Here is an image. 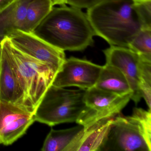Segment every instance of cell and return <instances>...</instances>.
Wrapping results in <instances>:
<instances>
[{
    "label": "cell",
    "mask_w": 151,
    "mask_h": 151,
    "mask_svg": "<svg viewBox=\"0 0 151 151\" xmlns=\"http://www.w3.org/2000/svg\"><path fill=\"white\" fill-rule=\"evenodd\" d=\"M32 32L63 51H83L93 45L95 36L86 14L65 5L53 7Z\"/></svg>",
    "instance_id": "cell-1"
},
{
    "label": "cell",
    "mask_w": 151,
    "mask_h": 151,
    "mask_svg": "<svg viewBox=\"0 0 151 151\" xmlns=\"http://www.w3.org/2000/svg\"><path fill=\"white\" fill-rule=\"evenodd\" d=\"M86 15L95 36L110 46L128 47L145 28L135 0H106L87 9Z\"/></svg>",
    "instance_id": "cell-2"
},
{
    "label": "cell",
    "mask_w": 151,
    "mask_h": 151,
    "mask_svg": "<svg viewBox=\"0 0 151 151\" xmlns=\"http://www.w3.org/2000/svg\"><path fill=\"white\" fill-rule=\"evenodd\" d=\"M3 41L10 51L24 95L25 107L34 114L56 73L49 65L15 47L8 37Z\"/></svg>",
    "instance_id": "cell-3"
},
{
    "label": "cell",
    "mask_w": 151,
    "mask_h": 151,
    "mask_svg": "<svg viewBox=\"0 0 151 151\" xmlns=\"http://www.w3.org/2000/svg\"><path fill=\"white\" fill-rule=\"evenodd\" d=\"M86 90L50 86L34 113L35 121L50 126L64 123H77L86 108Z\"/></svg>",
    "instance_id": "cell-4"
},
{
    "label": "cell",
    "mask_w": 151,
    "mask_h": 151,
    "mask_svg": "<svg viewBox=\"0 0 151 151\" xmlns=\"http://www.w3.org/2000/svg\"><path fill=\"white\" fill-rule=\"evenodd\" d=\"M101 151H151V139L135 113L119 114L113 118Z\"/></svg>",
    "instance_id": "cell-5"
},
{
    "label": "cell",
    "mask_w": 151,
    "mask_h": 151,
    "mask_svg": "<svg viewBox=\"0 0 151 151\" xmlns=\"http://www.w3.org/2000/svg\"><path fill=\"white\" fill-rule=\"evenodd\" d=\"M131 97V94L119 96L94 86L86 90V108L77 123L86 127L99 121L114 118L126 106Z\"/></svg>",
    "instance_id": "cell-6"
},
{
    "label": "cell",
    "mask_w": 151,
    "mask_h": 151,
    "mask_svg": "<svg viewBox=\"0 0 151 151\" xmlns=\"http://www.w3.org/2000/svg\"><path fill=\"white\" fill-rule=\"evenodd\" d=\"M8 37L11 44L18 50L46 63L56 73L66 59L64 51L55 47L32 32L16 30Z\"/></svg>",
    "instance_id": "cell-7"
},
{
    "label": "cell",
    "mask_w": 151,
    "mask_h": 151,
    "mask_svg": "<svg viewBox=\"0 0 151 151\" xmlns=\"http://www.w3.org/2000/svg\"><path fill=\"white\" fill-rule=\"evenodd\" d=\"M102 68L103 66L87 60L70 57L64 61L52 85L63 88L77 86L88 90L95 86Z\"/></svg>",
    "instance_id": "cell-8"
},
{
    "label": "cell",
    "mask_w": 151,
    "mask_h": 151,
    "mask_svg": "<svg viewBox=\"0 0 151 151\" xmlns=\"http://www.w3.org/2000/svg\"><path fill=\"white\" fill-rule=\"evenodd\" d=\"M35 122L34 114L23 106L0 100V145H12Z\"/></svg>",
    "instance_id": "cell-9"
},
{
    "label": "cell",
    "mask_w": 151,
    "mask_h": 151,
    "mask_svg": "<svg viewBox=\"0 0 151 151\" xmlns=\"http://www.w3.org/2000/svg\"><path fill=\"white\" fill-rule=\"evenodd\" d=\"M103 52L106 64L116 67L126 78L132 92L131 99L137 104L142 98L139 88L140 56L130 48L124 47L110 46Z\"/></svg>",
    "instance_id": "cell-10"
},
{
    "label": "cell",
    "mask_w": 151,
    "mask_h": 151,
    "mask_svg": "<svg viewBox=\"0 0 151 151\" xmlns=\"http://www.w3.org/2000/svg\"><path fill=\"white\" fill-rule=\"evenodd\" d=\"M1 43L0 100L18 104L25 107L23 91L14 67L10 51L3 40Z\"/></svg>",
    "instance_id": "cell-11"
},
{
    "label": "cell",
    "mask_w": 151,
    "mask_h": 151,
    "mask_svg": "<svg viewBox=\"0 0 151 151\" xmlns=\"http://www.w3.org/2000/svg\"><path fill=\"white\" fill-rule=\"evenodd\" d=\"M84 127L78 126L62 130L51 129L41 150L43 151H77Z\"/></svg>",
    "instance_id": "cell-12"
},
{
    "label": "cell",
    "mask_w": 151,
    "mask_h": 151,
    "mask_svg": "<svg viewBox=\"0 0 151 151\" xmlns=\"http://www.w3.org/2000/svg\"><path fill=\"white\" fill-rule=\"evenodd\" d=\"M32 0H16L0 12V42L16 30L21 29L26 9Z\"/></svg>",
    "instance_id": "cell-13"
},
{
    "label": "cell",
    "mask_w": 151,
    "mask_h": 151,
    "mask_svg": "<svg viewBox=\"0 0 151 151\" xmlns=\"http://www.w3.org/2000/svg\"><path fill=\"white\" fill-rule=\"evenodd\" d=\"M94 87L119 96L132 94L130 86L122 71L108 64L103 66Z\"/></svg>",
    "instance_id": "cell-14"
},
{
    "label": "cell",
    "mask_w": 151,
    "mask_h": 151,
    "mask_svg": "<svg viewBox=\"0 0 151 151\" xmlns=\"http://www.w3.org/2000/svg\"><path fill=\"white\" fill-rule=\"evenodd\" d=\"M113 118L101 120L84 127L77 151H101Z\"/></svg>",
    "instance_id": "cell-15"
},
{
    "label": "cell",
    "mask_w": 151,
    "mask_h": 151,
    "mask_svg": "<svg viewBox=\"0 0 151 151\" xmlns=\"http://www.w3.org/2000/svg\"><path fill=\"white\" fill-rule=\"evenodd\" d=\"M53 7L50 0H32L26 9L21 30L32 32Z\"/></svg>",
    "instance_id": "cell-16"
},
{
    "label": "cell",
    "mask_w": 151,
    "mask_h": 151,
    "mask_svg": "<svg viewBox=\"0 0 151 151\" xmlns=\"http://www.w3.org/2000/svg\"><path fill=\"white\" fill-rule=\"evenodd\" d=\"M131 49L144 60L151 61V29H143L129 44Z\"/></svg>",
    "instance_id": "cell-17"
},
{
    "label": "cell",
    "mask_w": 151,
    "mask_h": 151,
    "mask_svg": "<svg viewBox=\"0 0 151 151\" xmlns=\"http://www.w3.org/2000/svg\"><path fill=\"white\" fill-rule=\"evenodd\" d=\"M139 88L142 98L145 99L149 110H151V61L144 60L141 58Z\"/></svg>",
    "instance_id": "cell-18"
},
{
    "label": "cell",
    "mask_w": 151,
    "mask_h": 151,
    "mask_svg": "<svg viewBox=\"0 0 151 151\" xmlns=\"http://www.w3.org/2000/svg\"><path fill=\"white\" fill-rule=\"evenodd\" d=\"M138 14L145 29H151V0H135Z\"/></svg>",
    "instance_id": "cell-19"
},
{
    "label": "cell",
    "mask_w": 151,
    "mask_h": 151,
    "mask_svg": "<svg viewBox=\"0 0 151 151\" xmlns=\"http://www.w3.org/2000/svg\"><path fill=\"white\" fill-rule=\"evenodd\" d=\"M106 0H67V4L80 9L90 8Z\"/></svg>",
    "instance_id": "cell-20"
},
{
    "label": "cell",
    "mask_w": 151,
    "mask_h": 151,
    "mask_svg": "<svg viewBox=\"0 0 151 151\" xmlns=\"http://www.w3.org/2000/svg\"><path fill=\"white\" fill-rule=\"evenodd\" d=\"M16 0H0V12L11 5Z\"/></svg>",
    "instance_id": "cell-21"
},
{
    "label": "cell",
    "mask_w": 151,
    "mask_h": 151,
    "mask_svg": "<svg viewBox=\"0 0 151 151\" xmlns=\"http://www.w3.org/2000/svg\"><path fill=\"white\" fill-rule=\"evenodd\" d=\"M53 6L55 5H65L67 4V0H50Z\"/></svg>",
    "instance_id": "cell-22"
},
{
    "label": "cell",
    "mask_w": 151,
    "mask_h": 151,
    "mask_svg": "<svg viewBox=\"0 0 151 151\" xmlns=\"http://www.w3.org/2000/svg\"><path fill=\"white\" fill-rule=\"evenodd\" d=\"M1 51H2V45L1 42H0V61H1Z\"/></svg>",
    "instance_id": "cell-23"
}]
</instances>
